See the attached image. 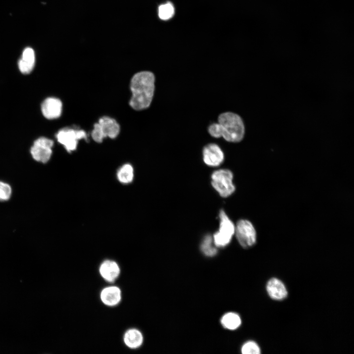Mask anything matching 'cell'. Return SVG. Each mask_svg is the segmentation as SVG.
Instances as JSON below:
<instances>
[{
  "mask_svg": "<svg viewBox=\"0 0 354 354\" xmlns=\"http://www.w3.org/2000/svg\"><path fill=\"white\" fill-rule=\"evenodd\" d=\"M35 54L33 50L30 47L23 51L22 57L18 62V67L23 74H29L33 69L35 64Z\"/></svg>",
  "mask_w": 354,
  "mask_h": 354,
  "instance_id": "obj_14",
  "label": "cell"
},
{
  "mask_svg": "<svg viewBox=\"0 0 354 354\" xmlns=\"http://www.w3.org/2000/svg\"><path fill=\"white\" fill-rule=\"evenodd\" d=\"M232 172L228 169H220L214 172L211 175V184L222 197L232 195L235 190L233 183Z\"/></svg>",
  "mask_w": 354,
  "mask_h": 354,
  "instance_id": "obj_4",
  "label": "cell"
},
{
  "mask_svg": "<svg viewBox=\"0 0 354 354\" xmlns=\"http://www.w3.org/2000/svg\"><path fill=\"white\" fill-rule=\"evenodd\" d=\"M266 292L269 297L275 300H282L288 296V291L284 283L280 279L273 277L267 282Z\"/></svg>",
  "mask_w": 354,
  "mask_h": 354,
  "instance_id": "obj_10",
  "label": "cell"
},
{
  "mask_svg": "<svg viewBox=\"0 0 354 354\" xmlns=\"http://www.w3.org/2000/svg\"><path fill=\"white\" fill-rule=\"evenodd\" d=\"M93 127L91 136L97 143H101L103 139L107 137L111 139L116 138L120 131L119 125L117 121L106 116L100 118Z\"/></svg>",
  "mask_w": 354,
  "mask_h": 354,
  "instance_id": "obj_3",
  "label": "cell"
},
{
  "mask_svg": "<svg viewBox=\"0 0 354 354\" xmlns=\"http://www.w3.org/2000/svg\"><path fill=\"white\" fill-rule=\"evenodd\" d=\"M53 141L41 137L35 140L30 148V154L36 161L46 163L50 159L52 154Z\"/></svg>",
  "mask_w": 354,
  "mask_h": 354,
  "instance_id": "obj_8",
  "label": "cell"
},
{
  "mask_svg": "<svg viewBox=\"0 0 354 354\" xmlns=\"http://www.w3.org/2000/svg\"><path fill=\"white\" fill-rule=\"evenodd\" d=\"M159 18L162 20L171 19L174 15L175 8L173 4L170 2L161 4L158 10Z\"/></svg>",
  "mask_w": 354,
  "mask_h": 354,
  "instance_id": "obj_19",
  "label": "cell"
},
{
  "mask_svg": "<svg viewBox=\"0 0 354 354\" xmlns=\"http://www.w3.org/2000/svg\"><path fill=\"white\" fill-rule=\"evenodd\" d=\"M236 238L245 248L253 246L256 242V232L252 224L247 220H240L235 228Z\"/></svg>",
  "mask_w": 354,
  "mask_h": 354,
  "instance_id": "obj_7",
  "label": "cell"
},
{
  "mask_svg": "<svg viewBox=\"0 0 354 354\" xmlns=\"http://www.w3.org/2000/svg\"><path fill=\"white\" fill-rule=\"evenodd\" d=\"M102 303L106 306L113 307L117 305L121 299V292L117 286L104 288L100 294Z\"/></svg>",
  "mask_w": 354,
  "mask_h": 354,
  "instance_id": "obj_13",
  "label": "cell"
},
{
  "mask_svg": "<svg viewBox=\"0 0 354 354\" xmlns=\"http://www.w3.org/2000/svg\"><path fill=\"white\" fill-rule=\"evenodd\" d=\"M204 162L208 166L216 167L224 161V155L220 147L216 144L210 143L203 149Z\"/></svg>",
  "mask_w": 354,
  "mask_h": 354,
  "instance_id": "obj_9",
  "label": "cell"
},
{
  "mask_svg": "<svg viewBox=\"0 0 354 354\" xmlns=\"http://www.w3.org/2000/svg\"><path fill=\"white\" fill-rule=\"evenodd\" d=\"M154 75L150 71H141L134 75L130 82L132 96L129 101L133 109L142 110L150 106L154 95Z\"/></svg>",
  "mask_w": 354,
  "mask_h": 354,
  "instance_id": "obj_1",
  "label": "cell"
},
{
  "mask_svg": "<svg viewBox=\"0 0 354 354\" xmlns=\"http://www.w3.org/2000/svg\"><path fill=\"white\" fill-rule=\"evenodd\" d=\"M243 354H259L261 349L259 345L254 341H250L245 343L241 348Z\"/></svg>",
  "mask_w": 354,
  "mask_h": 354,
  "instance_id": "obj_20",
  "label": "cell"
},
{
  "mask_svg": "<svg viewBox=\"0 0 354 354\" xmlns=\"http://www.w3.org/2000/svg\"><path fill=\"white\" fill-rule=\"evenodd\" d=\"M219 216V228L213 235V242L216 246L223 247L230 242L235 233V227L224 210H220Z\"/></svg>",
  "mask_w": 354,
  "mask_h": 354,
  "instance_id": "obj_5",
  "label": "cell"
},
{
  "mask_svg": "<svg viewBox=\"0 0 354 354\" xmlns=\"http://www.w3.org/2000/svg\"><path fill=\"white\" fill-rule=\"evenodd\" d=\"M143 339L142 332L136 328L127 330L123 336L124 344L127 347L131 349L139 348L143 344Z\"/></svg>",
  "mask_w": 354,
  "mask_h": 354,
  "instance_id": "obj_15",
  "label": "cell"
},
{
  "mask_svg": "<svg viewBox=\"0 0 354 354\" xmlns=\"http://www.w3.org/2000/svg\"><path fill=\"white\" fill-rule=\"evenodd\" d=\"M134 177L133 166L128 163L121 166L118 170L117 177L118 180L121 183L127 184L130 183Z\"/></svg>",
  "mask_w": 354,
  "mask_h": 354,
  "instance_id": "obj_16",
  "label": "cell"
},
{
  "mask_svg": "<svg viewBox=\"0 0 354 354\" xmlns=\"http://www.w3.org/2000/svg\"><path fill=\"white\" fill-rule=\"evenodd\" d=\"M62 104L57 98H46L41 105V111L43 116L48 119H55L60 117L62 112Z\"/></svg>",
  "mask_w": 354,
  "mask_h": 354,
  "instance_id": "obj_11",
  "label": "cell"
},
{
  "mask_svg": "<svg viewBox=\"0 0 354 354\" xmlns=\"http://www.w3.org/2000/svg\"><path fill=\"white\" fill-rule=\"evenodd\" d=\"M209 135L215 138H223L229 142L241 141L244 135L245 127L241 118L237 114L227 112L221 114L218 122L210 124L207 129Z\"/></svg>",
  "mask_w": 354,
  "mask_h": 354,
  "instance_id": "obj_2",
  "label": "cell"
},
{
  "mask_svg": "<svg viewBox=\"0 0 354 354\" xmlns=\"http://www.w3.org/2000/svg\"><path fill=\"white\" fill-rule=\"evenodd\" d=\"M223 326L230 330H235L241 324V319L236 313L230 312L225 314L221 319Z\"/></svg>",
  "mask_w": 354,
  "mask_h": 354,
  "instance_id": "obj_17",
  "label": "cell"
},
{
  "mask_svg": "<svg viewBox=\"0 0 354 354\" xmlns=\"http://www.w3.org/2000/svg\"><path fill=\"white\" fill-rule=\"evenodd\" d=\"M213 239L211 236H206L202 242L201 249L207 256H213L217 253L216 248L213 245Z\"/></svg>",
  "mask_w": 354,
  "mask_h": 354,
  "instance_id": "obj_18",
  "label": "cell"
},
{
  "mask_svg": "<svg viewBox=\"0 0 354 354\" xmlns=\"http://www.w3.org/2000/svg\"><path fill=\"white\" fill-rule=\"evenodd\" d=\"M12 193L11 186L7 182L0 181V201L9 200Z\"/></svg>",
  "mask_w": 354,
  "mask_h": 354,
  "instance_id": "obj_21",
  "label": "cell"
},
{
  "mask_svg": "<svg viewBox=\"0 0 354 354\" xmlns=\"http://www.w3.org/2000/svg\"><path fill=\"white\" fill-rule=\"evenodd\" d=\"M99 271L101 277L109 283H113L119 275L120 270L118 265L113 260H106L100 265Z\"/></svg>",
  "mask_w": 354,
  "mask_h": 354,
  "instance_id": "obj_12",
  "label": "cell"
},
{
  "mask_svg": "<svg viewBox=\"0 0 354 354\" xmlns=\"http://www.w3.org/2000/svg\"><path fill=\"white\" fill-rule=\"evenodd\" d=\"M56 137L58 141L64 146L68 152L76 149L79 140L88 139L87 133L84 130L71 128L60 130L57 134Z\"/></svg>",
  "mask_w": 354,
  "mask_h": 354,
  "instance_id": "obj_6",
  "label": "cell"
}]
</instances>
